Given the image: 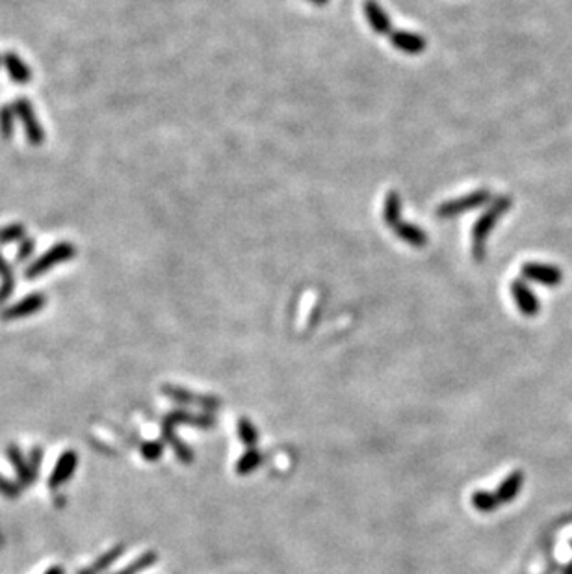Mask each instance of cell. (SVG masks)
<instances>
[{
    "mask_svg": "<svg viewBox=\"0 0 572 574\" xmlns=\"http://www.w3.org/2000/svg\"><path fill=\"white\" fill-rule=\"evenodd\" d=\"M513 207V199L507 195H501L496 201L492 203L487 210L483 212L476 225L472 229V257L476 260L485 259V242H487L491 231L496 227L498 220H500L509 208Z\"/></svg>",
    "mask_w": 572,
    "mask_h": 574,
    "instance_id": "cell-1",
    "label": "cell"
},
{
    "mask_svg": "<svg viewBox=\"0 0 572 574\" xmlns=\"http://www.w3.org/2000/svg\"><path fill=\"white\" fill-rule=\"evenodd\" d=\"M75 255L76 247L71 244V242H60V244L48 247V250L45 251L39 259L33 260L30 266H26V268H24V277L26 279L39 277V275H43V273L52 270L54 266H58V264L69 262L71 259H75Z\"/></svg>",
    "mask_w": 572,
    "mask_h": 574,
    "instance_id": "cell-2",
    "label": "cell"
},
{
    "mask_svg": "<svg viewBox=\"0 0 572 574\" xmlns=\"http://www.w3.org/2000/svg\"><path fill=\"white\" fill-rule=\"evenodd\" d=\"M491 199H492L491 190H487V188L476 190V192L468 193V195H463V198H459V199H454V201L442 203V205L437 208V216H439L440 220H449V217L461 216V214H464V212H470V210H476V208H479V207H485Z\"/></svg>",
    "mask_w": 572,
    "mask_h": 574,
    "instance_id": "cell-3",
    "label": "cell"
},
{
    "mask_svg": "<svg viewBox=\"0 0 572 574\" xmlns=\"http://www.w3.org/2000/svg\"><path fill=\"white\" fill-rule=\"evenodd\" d=\"M14 110L15 116L21 119L23 123L24 132H26V138L32 145H41L45 141V130H43L41 123L38 121V116L33 112L32 104L26 97H17L14 101Z\"/></svg>",
    "mask_w": 572,
    "mask_h": 574,
    "instance_id": "cell-4",
    "label": "cell"
},
{
    "mask_svg": "<svg viewBox=\"0 0 572 574\" xmlns=\"http://www.w3.org/2000/svg\"><path fill=\"white\" fill-rule=\"evenodd\" d=\"M8 456H10V461H11V465H14L15 472H17V476H19L21 489L26 487V485L33 483L36 478H38L39 465H41V450L36 448V450L32 452V459H30V463H26V459L23 457V453H21L19 448L15 446V444H10V446H8Z\"/></svg>",
    "mask_w": 572,
    "mask_h": 574,
    "instance_id": "cell-5",
    "label": "cell"
},
{
    "mask_svg": "<svg viewBox=\"0 0 572 574\" xmlns=\"http://www.w3.org/2000/svg\"><path fill=\"white\" fill-rule=\"evenodd\" d=\"M522 277L543 287H559L563 281V272L553 264L528 262L522 266Z\"/></svg>",
    "mask_w": 572,
    "mask_h": 574,
    "instance_id": "cell-6",
    "label": "cell"
},
{
    "mask_svg": "<svg viewBox=\"0 0 572 574\" xmlns=\"http://www.w3.org/2000/svg\"><path fill=\"white\" fill-rule=\"evenodd\" d=\"M45 305H47V297H45V294L32 292L26 297H23L21 302L15 303V305L6 307L4 311L0 312V320L4 322L21 320V318H26V316H32L36 314V312H39Z\"/></svg>",
    "mask_w": 572,
    "mask_h": 574,
    "instance_id": "cell-7",
    "label": "cell"
},
{
    "mask_svg": "<svg viewBox=\"0 0 572 574\" xmlns=\"http://www.w3.org/2000/svg\"><path fill=\"white\" fill-rule=\"evenodd\" d=\"M511 296H513V302L515 305L519 307L520 314L528 316V318H534V316L539 314L541 311V303L537 299V296L534 294L528 282L524 279H515L511 282Z\"/></svg>",
    "mask_w": 572,
    "mask_h": 574,
    "instance_id": "cell-8",
    "label": "cell"
},
{
    "mask_svg": "<svg viewBox=\"0 0 572 574\" xmlns=\"http://www.w3.org/2000/svg\"><path fill=\"white\" fill-rule=\"evenodd\" d=\"M162 394L170 396L171 400L180 401V404H189V405H199L203 409H218L222 405V400L219 398H214V396H203V394H194V392L186 391V389H179V386H171V385H164L160 389Z\"/></svg>",
    "mask_w": 572,
    "mask_h": 574,
    "instance_id": "cell-9",
    "label": "cell"
},
{
    "mask_svg": "<svg viewBox=\"0 0 572 574\" xmlns=\"http://www.w3.org/2000/svg\"><path fill=\"white\" fill-rule=\"evenodd\" d=\"M363 8H364V17L368 21L370 29L374 30L375 34L390 36V34L394 32L392 21H390L388 14L383 10V6L379 4L378 0H366Z\"/></svg>",
    "mask_w": 572,
    "mask_h": 574,
    "instance_id": "cell-10",
    "label": "cell"
},
{
    "mask_svg": "<svg viewBox=\"0 0 572 574\" xmlns=\"http://www.w3.org/2000/svg\"><path fill=\"white\" fill-rule=\"evenodd\" d=\"M388 39H390V45H392L394 48H397V51L403 52V54H411V56L422 54L427 47L426 38H422L418 34L403 32V30H394V32L388 36Z\"/></svg>",
    "mask_w": 572,
    "mask_h": 574,
    "instance_id": "cell-11",
    "label": "cell"
},
{
    "mask_svg": "<svg viewBox=\"0 0 572 574\" xmlns=\"http://www.w3.org/2000/svg\"><path fill=\"white\" fill-rule=\"evenodd\" d=\"M522 485H524V474H522L520 471L509 472V474L501 480V483L498 485V489L494 491V494H496V498H498V502H500V506L513 502V500L519 496L520 489H522Z\"/></svg>",
    "mask_w": 572,
    "mask_h": 574,
    "instance_id": "cell-12",
    "label": "cell"
},
{
    "mask_svg": "<svg viewBox=\"0 0 572 574\" xmlns=\"http://www.w3.org/2000/svg\"><path fill=\"white\" fill-rule=\"evenodd\" d=\"M76 468V453L75 452H66L62 453V457L58 459L54 471H52L51 478H48V487L56 489L62 483H66L67 480H71L73 472Z\"/></svg>",
    "mask_w": 572,
    "mask_h": 574,
    "instance_id": "cell-13",
    "label": "cell"
},
{
    "mask_svg": "<svg viewBox=\"0 0 572 574\" xmlns=\"http://www.w3.org/2000/svg\"><path fill=\"white\" fill-rule=\"evenodd\" d=\"M2 61H4L8 75H10V78L14 82H17V84H28L32 81V71H30V67L15 52L2 54Z\"/></svg>",
    "mask_w": 572,
    "mask_h": 574,
    "instance_id": "cell-14",
    "label": "cell"
},
{
    "mask_svg": "<svg viewBox=\"0 0 572 574\" xmlns=\"http://www.w3.org/2000/svg\"><path fill=\"white\" fill-rule=\"evenodd\" d=\"M396 232V236L405 244L412 245V247H424L427 244V235L424 229L420 227L412 225V223L407 222H400L396 227L392 229Z\"/></svg>",
    "mask_w": 572,
    "mask_h": 574,
    "instance_id": "cell-15",
    "label": "cell"
},
{
    "mask_svg": "<svg viewBox=\"0 0 572 574\" xmlns=\"http://www.w3.org/2000/svg\"><path fill=\"white\" fill-rule=\"evenodd\" d=\"M0 279H2V282H0V305H4L15 290V273L14 266L6 260L2 253H0Z\"/></svg>",
    "mask_w": 572,
    "mask_h": 574,
    "instance_id": "cell-16",
    "label": "cell"
},
{
    "mask_svg": "<svg viewBox=\"0 0 572 574\" xmlns=\"http://www.w3.org/2000/svg\"><path fill=\"white\" fill-rule=\"evenodd\" d=\"M383 220L390 229L397 225L402 222V198L396 190L387 193V199H385V208H383Z\"/></svg>",
    "mask_w": 572,
    "mask_h": 574,
    "instance_id": "cell-17",
    "label": "cell"
},
{
    "mask_svg": "<svg viewBox=\"0 0 572 574\" xmlns=\"http://www.w3.org/2000/svg\"><path fill=\"white\" fill-rule=\"evenodd\" d=\"M166 424H175V422H182V424H192V426H199V428H212L214 419L208 416V414H192L186 413V411H173L164 419Z\"/></svg>",
    "mask_w": 572,
    "mask_h": 574,
    "instance_id": "cell-18",
    "label": "cell"
},
{
    "mask_svg": "<svg viewBox=\"0 0 572 574\" xmlns=\"http://www.w3.org/2000/svg\"><path fill=\"white\" fill-rule=\"evenodd\" d=\"M470 502H472L474 509H476V511H482V513H491V511H494V509L500 506L496 494L489 493V491H476V493L472 494Z\"/></svg>",
    "mask_w": 572,
    "mask_h": 574,
    "instance_id": "cell-19",
    "label": "cell"
},
{
    "mask_svg": "<svg viewBox=\"0 0 572 574\" xmlns=\"http://www.w3.org/2000/svg\"><path fill=\"white\" fill-rule=\"evenodd\" d=\"M121 554H123V546H121V545L114 546V548H110V550L106 552V554L100 555L99 560L95 561V563L90 567V569L82 570V573H78V574H100L103 570L108 569L110 565L114 563V561L118 560V558Z\"/></svg>",
    "mask_w": 572,
    "mask_h": 574,
    "instance_id": "cell-20",
    "label": "cell"
},
{
    "mask_svg": "<svg viewBox=\"0 0 572 574\" xmlns=\"http://www.w3.org/2000/svg\"><path fill=\"white\" fill-rule=\"evenodd\" d=\"M260 463H262V453L256 452L255 448H249V450L238 459L236 472L240 476H247L255 471V468H259Z\"/></svg>",
    "mask_w": 572,
    "mask_h": 574,
    "instance_id": "cell-21",
    "label": "cell"
},
{
    "mask_svg": "<svg viewBox=\"0 0 572 574\" xmlns=\"http://www.w3.org/2000/svg\"><path fill=\"white\" fill-rule=\"evenodd\" d=\"M26 236H28L26 235V227L23 223H10V225L0 227V245L23 242Z\"/></svg>",
    "mask_w": 572,
    "mask_h": 574,
    "instance_id": "cell-22",
    "label": "cell"
},
{
    "mask_svg": "<svg viewBox=\"0 0 572 574\" xmlns=\"http://www.w3.org/2000/svg\"><path fill=\"white\" fill-rule=\"evenodd\" d=\"M15 116L14 104H4L0 106V134L4 140H10L14 136V119Z\"/></svg>",
    "mask_w": 572,
    "mask_h": 574,
    "instance_id": "cell-23",
    "label": "cell"
},
{
    "mask_svg": "<svg viewBox=\"0 0 572 574\" xmlns=\"http://www.w3.org/2000/svg\"><path fill=\"white\" fill-rule=\"evenodd\" d=\"M156 560H158V555H156L155 552H145V554L140 555V558L134 560L132 563L128 565V567H125V569H121L119 573H115V574H140V573H143L145 569H149L151 565H155Z\"/></svg>",
    "mask_w": 572,
    "mask_h": 574,
    "instance_id": "cell-24",
    "label": "cell"
},
{
    "mask_svg": "<svg viewBox=\"0 0 572 574\" xmlns=\"http://www.w3.org/2000/svg\"><path fill=\"white\" fill-rule=\"evenodd\" d=\"M238 437H240L241 443L249 448H253L259 443V431L247 419L238 420Z\"/></svg>",
    "mask_w": 572,
    "mask_h": 574,
    "instance_id": "cell-25",
    "label": "cell"
},
{
    "mask_svg": "<svg viewBox=\"0 0 572 574\" xmlns=\"http://www.w3.org/2000/svg\"><path fill=\"white\" fill-rule=\"evenodd\" d=\"M33 251H36V240L30 238V236H26V238L19 244V250H17V255H15V262L23 264L26 262V260H30Z\"/></svg>",
    "mask_w": 572,
    "mask_h": 574,
    "instance_id": "cell-26",
    "label": "cell"
},
{
    "mask_svg": "<svg viewBox=\"0 0 572 574\" xmlns=\"http://www.w3.org/2000/svg\"><path fill=\"white\" fill-rule=\"evenodd\" d=\"M162 450H164L162 443H156V441H149V443L142 444V453L147 461H156L162 456Z\"/></svg>",
    "mask_w": 572,
    "mask_h": 574,
    "instance_id": "cell-27",
    "label": "cell"
},
{
    "mask_svg": "<svg viewBox=\"0 0 572 574\" xmlns=\"http://www.w3.org/2000/svg\"><path fill=\"white\" fill-rule=\"evenodd\" d=\"M21 491H23V489H21V485L11 483V481L4 480V478L0 476V493L6 494L8 498H15V496H19Z\"/></svg>",
    "mask_w": 572,
    "mask_h": 574,
    "instance_id": "cell-28",
    "label": "cell"
},
{
    "mask_svg": "<svg viewBox=\"0 0 572 574\" xmlns=\"http://www.w3.org/2000/svg\"><path fill=\"white\" fill-rule=\"evenodd\" d=\"M45 574H63V570L60 569V567H52V569H48Z\"/></svg>",
    "mask_w": 572,
    "mask_h": 574,
    "instance_id": "cell-29",
    "label": "cell"
},
{
    "mask_svg": "<svg viewBox=\"0 0 572 574\" xmlns=\"http://www.w3.org/2000/svg\"><path fill=\"white\" fill-rule=\"evenodd\" d=\"M308 2H312V4H316V6H326L329 0H308Z\"/></svg>",
    "mask_w": 572,
    "mask_h": 574,
    "instance_id": "cell-30",
    "label": "cell"
},
{
    "mask_svg": "<svg viewBox=\"0 0 572 574\" xmlns=\"http://www.w3.org/2000/svg\"><path fill=\"white\" fill-rule=\"evenodd\" d=\"M563 574H572V558L567 563V567H565V570H563Z\"/></svg>",
    "mask_w": 572,
    "mask_h": 574,
    "instance_id": "cell-31",
    "label": "cell"
},
{
    "mask_svg": "<svg viewBox=\"0 0 572 574\" xmlns=\"http://www.w3.org/2000/svg\"><path fill=\"white\" fill-rule=\"evenodd\" d=\"M0 61H2V56H0Z\"/></svg>",
    "mask_w": 572,
    "mask_h": 574,
    "instance_id": "cell-32",
    "label": "cell"
},
{
    "mask_svg": "<svg viewBox=\"0 0 572 574\" xmlns=\"http://www.w3.org/2000/svg\"><path fill=\"white\" fill-rule=\"evenodd\" d=\"M544 574H550V573H544Z\"/></svg>",
    "mask_w": 572,
    "mask_h": 574,
    "instance_id": "cell-33",
    "label": "cell"
}]
</instances>
